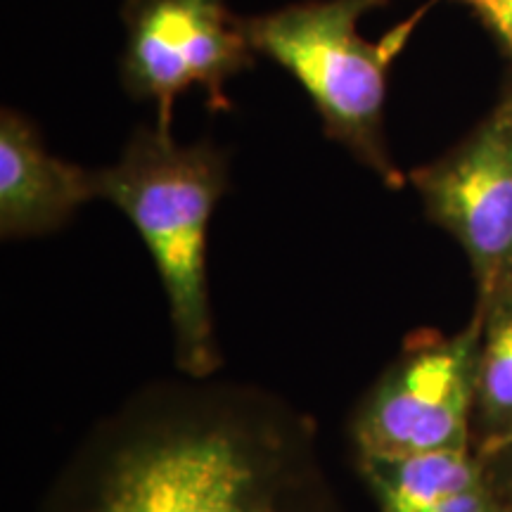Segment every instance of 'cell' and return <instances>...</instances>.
Segmentation results:
<instances>
[{"label":"cell","instance_id":"obj_1","mask_svg":"<svg viewBox=\"0 0 512 512\" xmlns=\"http://www.w3.org/2000/svg\"><path fill=\"white\" fill-rule=\"evenodd\" d=\"M38 512H344L318 422L214 377L140 387L79 439Z\"/></svg>","mask_w":512,"mask_h":512},{"label":"cell","instance_id":"obj_2","mask_svg":"<svg viewBox=\"0 0 512 512\" xmlns=\"http://www.w3.org/2000/svg\"><path fill=\"white\" fill-rule=\"evenodd\" d=\"M98 197L112 202L145 242L185 377L223 366L207 278L209 221L228 183L226 159L209 145H176L171 128H140L117 164L95 171Z\"/></svg>","mask_w":512,"mask_h":512},{"label":"cell","instance_id":"obj_3","mask_svg":"<svg viewBox=\"0 0 512 512\" xmlns=\"http://www.w3.org/2000/svg\"><path fill=\"white\" fill-rule=\"evenodd\" d=\"M384 3L389 0H309L245 22L254 53L268 55L302 83L330 136L399 188L403 178L382 136L387 72L427 8L370 43L358 22Z\"/></svg>","mask_w":512,"mask_h":512},{"label":"cell","instance_id":"obj_4","mask_svg":"<svg viewBox=\"0 0 512 512\" xmlns=\"http://www.w3.org/2000/svg\"><path fill=\"white\" fill-rule=\"evenodd\" d=\"M482 313L453 335L422 330L377 375L349 418L354 458H401L472 446Z\"/></svg>","mask_w":512,"mask_h":512},{"label":"cell","instance_id":"obj_5","mask_svg":"<svg viewBox=\"0 0 512 512\" xmlns=\"http://www.w3.org/2000/svg\"><path fill=\"white\" fill-rule=\"evenodd\" d=\"M121 74L138 98L157 102L159 128H171L174 100L202 86L214 110H226L223 88L252 62L247 22L226 0H126Z\"/></svg>","mask_w":512,"mask_h":512},{"label":"cell","instance_id":"obj_6","mask_svg":"<svg viewBox=\"0 0 512 512\" xmlns=\"http://www.w3.org/2000/svg\"><path fill=\"white\" fill-rule=\"evenodd\" d=\"M425 214L463 249L477 297L512 283V98L439 162L411 174Z\"/></svg>","mask_w":512,"mask_h":512},{"label":"cell","instance_id":"obj_7","mask_svg":"<svg viewBox=\"0 0 512 512\" xmlns=\"http://www.w3.org/2000/svg\"><path fill=\"white\" fill-rule=\"evenodd\" d=\"M98 200V176L50 155L36 128L17 112L0 117V233L5 240L53 233L86 202Z\"/></svg>","mask_w":512,"mask_h":512},{"label":"cell","instance_id":"obj_8","mask_svg":"<svg viewBox=\"0 0 512 512\" xmlns=\"http://www.w3.org/2000/svg\"><path fill=\"white\" fill-rule=\"evenodd\" d=\"M354 465L377 512H512L510 498L475 448L354 458Z\"/></svg>","mask_w":512,"mask_h":512},{"label":"cell","instance_id":"obj_9","mask_svg":"<svg viewBox=\"0 0 512 512\" xmlns=\"http://www.w3.org/2000/svg\"><path fill=\"white\" fill-rule=\"evenodd\" d=\"M482 313L472 446L489 456L512 441V283L477 297Z\"/></svg>","mask_w":512,"mask_h":512},{"label":"cell","instance_id":"obj_10","mask_svg":"<svg viewBox=\"0 0 512 512\" xmlns=\"http://www.w3.org/2000/svg\"><path fill=\"white\" fill-rule=\"evenodd\" d=\"M484 22L501 36V41L512 50V0H489L479 5Z\"/></svg>","mask_w":512,"mask_h":512},{"label":"cell","instance_id":"obj_11","mask_svg":"<svg viewBox=\"0 0 512 512\" xmlns=\"http://www.w3.org/2000/svg\"><path fill=\"white\" fill-rule=\"evenodd\" d=\"M482 458L486 460V465L491 467V472H494L498 484H501L503 494L508 496L512 503V441L510 444H505L503 448H498V451L489 453V456H482Z\"/></svg>","mask_w":512,"mask_h":512},{"label":"cell","instance_id":"obj_12","mask_svg":"<svg viewBox=\"0 0 512 512\" xmlns=\"http://www.w3.org/2000/svg\"><path fill=\"white\" fill-rule=\"evenodd\" d=\"M472 5H475V8H479V5H484V3H489V0H470Z\"/></svg>","mask_w":512,"mask_h":512}]
</instances>
